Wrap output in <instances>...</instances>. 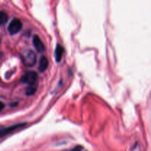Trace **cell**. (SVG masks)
Wrapping results in <instances>:
<instances>
[{"instance_id":"cell-1","label":"cell","mask_w":151,"mask_h":151,"mask_svg":"<svg viewBox=\"0 0 151 151\" xmlns=\"http://www.w3.org/2000/svg\"><path fill=\"white\" fill-rule=\"evenodd\" d=\"M22 61L25 66H32L36 62V55L35 52L31 50H26L23 51L21 55Z\"/></svg>"},{"instance_id":"cell-2","label":"cell","mask_w":151,"mask_h":151,"mask_svg":"<svg viewBox=\"0 0 151 151\" xmlns=\"http://www.w3.org/2000/svg\"><path fill=\"white\" fill-rule=\"evenodd\" d=\"M38 81V74L35 71H28L24 74L21 81L23 83H27L29 86H34Z\"/></svg>"},{"instance_id":"cell-3","label":"cell","mask_w":151,"mask_h":151,"mask_svg":"<svg viewBox=\"0 0 151 151\" xmlns=\"http://www.w3.org/2000/svg\"><path fill=\"white\" fill-rule=\"evenodd\" d=\"M22 27H23V24L20 19L15 18L10 21V24L7 27V29L10 35H15L20 32L21 29H22Z\"/></svg>"},{"instance_id":"cell-4","label":"cell","mask_w":151,"mask_h":151,"mask_svg":"<svg viewBox=\"0 0 151 151\" xmlns=\"http://www.w3.org/2000/svg\"><path fill=\"white\" fill-rule=\"evenodd\" d=\"M25 125H26V123H19L16 124V125H11L10 127H7V128L2 126V125H0V138L13 132V131H16V130L23 128Z\"/></svg>"},{"instance_id":"cell-5","label":"cell","mask_w":151,"mask_h":151,"mask_svg":"<svg viewBox=\"0 0 151 151\" xmlns=\"http://www.w3.org/2000/svg\"><path fill=\"white\" fill-rule=\"evenodd\" d=\"M32 44H33L34 47H35V50L38 52H43L45 50V46H44V43L41 40L40 37L38 35H35L32 38Z\"/></svg>"},{"instance_id":"cell-6","label":"cell","mask_w":151,"mask_h":151,"mask_svg":"<svg viewBox=\"0 0 151 151\" xmlns=\"http://www.w3.org/2000/svg\"><path fill=\"white\" fill-rule=\"evenodd\" d=\"M63 52H64V49H63V47H62L60 44H57L55 50V57L56 61L57 62L60 61L62 56H63Z\"/></svg>"},{"instance_id":"cell-7","label":"cell","mask_w":151,"mask_h":151,"mask_svg":"<svg viewBox=\"0 0 151 151\" xmlns=\"http://www.w3.org/2000/svg\"><path fill=\"white\" fill-rule=\"evenodd\" d=\"M49 65L48 60L45 56H41L39 60V66H38V70L41 72H44L47 69Z\"/></svg>"},{"instance_id":"cell-8","label":"cell","mask_w":151,"mask_h":151,"mask_svg":"<svg viewBox=\"0 0 151 151\" xmlns=\"http://www.w3.org/2000/svg\"><path fill=\"white\" fill-rule=\"evenodd\" d=\"M8 20L7 13L4 11H0V26L4 24Z\"/></svg>"},{"instance_id":"cell-9","label":"cell","mask_w":151,"mask_h":151,"mask_svg":"<svg viewBox=\"0 0 151 151\" xmlns=\"http://www.w3.org/2000/svg\"><path fill=\"white\" fill-rule=\"evenodd\" d=\"M36 89H37L36 85L29 86L28 88H27L26 91H25V94H26V95L27 96H31L32 95V94H35V92L36 91Z\"/></svg>"},{"instance_id":"cell-10","label":"cell","mask_w":151,"mask_h":151,"mask_svg":"<svg viewBox=\"0 0 151 151\" xmlns=\"http://www.w3.org/2000/svg\"><path fill=\"white\" fill-rule=\"evenodd\" d=\"M4 108V104L2 103V102L0 101V111L3 110V109Z\"/></svg>"}]
</instances>
